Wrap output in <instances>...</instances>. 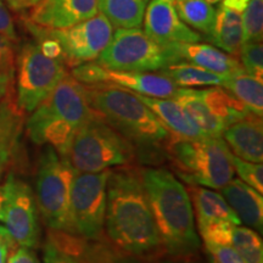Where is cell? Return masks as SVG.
Masks as SVG:
<instances>
[{"instance_id": "4", "label": "cell", "mask_w": 263, "mask_h": 263, "mask_svg": "<svg viewBox=\"0 0 263 263\" xmlns=\"http://www.w3.org/2000/svg\"><path fill=\"white\" fill-rule=\"evenodd\" d=\"M83 87L90 107L132 144L166 145L168 129L136 93L107 83Z\"/></svg>"}, {"instance_id": "8", "label": "cell", "mask_w": 263, "mask_h": 263, "mask_svg": "<svg viewBox=\"0 0 263 263\" xmlns=\"http://www.w3.org/2000/svg\"><path fill=\"white\" fill-rule=\"evenodd\" d=\"M16 64V104L24 114L34 111L68 73L64 62L45 57L37 42L22 45Z\"/></svg>"}, {"instance_id": "23", "label": "cell", "mask_w": 263, "mask_h": 263, "mask_svg": "<svg viewBox=\"0 0 263 263\" xmlns=\"http://www.w3.org/2000/svg\"><path fill=\"white\" fill-rule=\"evenodd\" d=\"M137 97L159 117L163 126L168 129L171 136L183 139H199L206 137L189 120L180 105L173 99L151 98L140 94H137Z\"/></svg>"}, {"instance_id": "33", "label": "cell", "mask_w": 263, "mask_h": 263, "mask_svg": "<svg viewBox=\"0 0 263 263\" xmlns=\"http://www.w3.org/2000/svg\"><path fill=\"white\" fill-rule=\"evenodd\" d=\"M232 163L234 167V172L238 173L239 179L248 184V185L263 193V166L262 163L250 162L232 154Z\"/></svg>"}, {"instance_id": "28", "label": "cell", "mask_w": 263, "mask_h": 263, "mask_svg": "<svg viewBox=\"0 0 263 263\" xmlns=\"http://www.w3.org/2000/svg\"><path fill=\"white\" fill-rule=\"evenodd\" d=\"M159 73L170 78L178 88H201L222 85L226 77L213 73L189 62L178 61L167 65Z\"/></svg>"}, {"instance_id": "45", "label": "cell", "mask_w": 263, "mask_h": 263, "mask_svg": "<svg viewBox=\"0 0 263 263\" xmlns=\"http://www.w3.org/2000/svg\"><path fill=\"white\" fill-rule=\"evenodd\" d=\"M2 205H3V192H2V188H0V212H2Z\"/></svg>"}, {"instance_id": "2", "label": "cell", "mask_w": 263, "mask_h": 263, "mask_svg": "<svg viewBox=\"0 0 263 263\" xmlns=\"http://www.w3.org/2000/svg\"><path fill=\"white\" fill-rule=\"evenodd\" d=\"M141 180L164 255L189 262L199 252L200 238L188 190L166 168L143 170Z\"/></svg>"}, {"instance_id": "43", "label": "cell", "mask_w": 263, "mask_h": 263, "mask_svg": "<svg viewBox=\"0 0 263 263\" xmlns=\"http://www.w3.org/2000/svg\"><path fill=\"white\" fill-rule=\"evenodd\" d=\"M39 2H41V0H28V6H34L35 4H38Z\"/></svg>"}, {"instance_id": "29", "label": "cell", "mask_w": 263, "mask_h": 263, "mask_svg": "<svg viewBox=\"0 0 263 263\" xmlns=\"http://www.w3.org/2000/svg\"><path fill=\"white\" fill-rule=\"evenodd\" d=\"M200 93L212 114L224 124L226 128L236 121L241 120L250 112L238 99L233 97L221 85L203 88V89H200Z\"/></svg>"}, {"instance_id": "40", "label": "cell", "mask_w": 263, "mask_h": 263, "mask_svg": "<svg viewBox=\"0 0 263 263\" xmlns=\"http://www.w3.org/2000/svg\"><path fill=\"white\" fill-rule=\"evenodd\" d=\"M15 241L6 230L5 227L0 226V263H6L11 251L16 248Z\"/></svg>"}, {"instance_id": "39", "label": "cell", "mask_w": 263, "mask_h": 263, "mask_svg": "<svg viewBox=\"0 0 263 263\" xmlns=\"http://www.w3.org/2000/svg\"><path fill=\"white\" fill-rule=\"evenodd\" d=\"M6 263H41L33 249L25 246H16L10 254Z\"/></svg>"}, {"instance_id": "22", "label": "cell", "mask_w": 263, "mask_h": 263, "mask_svg": "<svg viewBox=\"0 0 263 263\" xmlns=\"http://www.w3.org/2000/svg\"><path fill=\"white\" fill-rule=\"evenodd\" d=\"M221 190L228 205L238 216L240 222L246 227L262 233L263 226V197L257 190L242 180L233 178Z\"/></svg>"}, {"instance_id": "30", "label": "cell", "mask_w": 263, "mask_h": 263, "mask_svg": "<svg viewBox=\"0 0 263 263\" xmlns=\"http://www.w3.org/2000/svg\"><path fill=\"white\" fill-rule=\"evenodd\" d=\"M173 5L188 27L202 33L205 38L211 35L216 22V9L212 4L206 0H173Z\"/></svg>"}, {"instance_id": "34", "label": "cell", "mask_w": 263, "mask_h": 263, "mask_svg": "<svg viewBox=\"0 0 263 263\" xmlns=\"http://www.w3.org/2000/svg\"><path fill=\"white\" fill-rule=\"evenodd\" d=\"M210 258L215 263H248L232 246L216 242H203Z\"/></svg>"}, {"instance_id": "24", "label": "cell", "mask_w": 263, "mask_h": 263, "mask_svg": "<svg viewBox=\"0 0 263 263\" xmlns=\"http://www.w3.org/2000/svg\"><path fill=\"white\" fill-rule=\"evenodd\" d=\"M11 90L0 104V179L11 162L16 143L25 124V114L18 108Z\"/></svg>"}, {"instance_id": "13", "label": "cell", "mask_w": 263, "mask_h": 263, "mask_svg": "<svg viewBox=\"0 0 263 263\" xmlns=\"http://www.w3.org/2000/svg\"><path fill=\"white\" fill-rule=\"evenodd\" d=\"M49 238L65 251L77 257L81 263H184V261L173 258L168 261L162 257L145 258L132 256L115 248L105 236L98 240H84L68 233L50 230Z\"/></svg>"}, {"instance_id": "35", "label": "cell", "mask_w": 263, "mask_h": 263, "mask_svg": "<svg viewBox=\"0 0 263 263\" xmlns=\"http://www.w3.org/2000/svg\"><path fill=\"white\" fill-rule=\"evenodd\" d=\"M43 263H81V261L70 252L61 249L48 236L43 248Z\"/></svg>"}, {"instance_id": "20", "label": "cell", "mask_w": 263, "mask_h": 263, "mask_svg": "<svg viewBox=\"0 0 263 263\" xmlns=\"http://www.w3.org/2000/svg\"><path fill=\"white\" fill-rule=\"evenodd\" d=\"M114 84L133 93L151 98L172 99L178 87L159 72L112 71L104 67L101 84Z\"/></svg>"}, {"instance_id": "25", "label": "cell", "mask_w": 263, "mask_h": 263, "mask_svg": "<svg viewBox=\"0 0 263 263\" xmlns=\"http://www.w3.org/2000/svg\"><path fill=\"white\" fill-rule=\"evenodd\" d=\"M172 99L180 105L189 120L199 128L203 136L222 138L223 132L226 129L224 124L210 110L209 105L200 93V89L178 88Z\"/></svg>"}, {"instance_id": "26", "label": "cell", "mask_w": 263, "mask_h": 263, "mask_svg": "<svg viewBox=\"0 0 263 263\" xmlns=\"http://www.w3.org/2000/svg\"><path fill=\"white\" fill-rule=\"evenodd\" d=\"M150 0H98L101 12L115 28H139Z\"/></svg>"}, {"instance_id": "17", "label": "cell", "mask_w": 263, "mask_h": 263, "mask_svg": "<svg viewBox=\"0 0 263 263\" xmlns=\"http://www.w3.org/2000/svg\"><path fill=\"white\" fill-rule=\"evenodd\" d=\"M203 242L232 246L248 263H263V242L256 230L229 223L215 224L197 230Z\"/></svg>"}, {"instance_id": "42", "label": "cell", "mask_w": 263, "mask_h": 263, "mask_svg": "<svg viewBox=\"0 0 263 263\" xmlns=\"http://www.w3.org/2000/svg\"><path fill=\"white\" fill-rule=\"evenodd\" d=\"M5 2L9 8L15 11H21V10L28 8V0H5Z\"/></svg>"}, {"instance_id": "32", "label": "cell", "mask_w": 263, "mask_h": 263, "mask_svg": "<svg viewBox=\"0 0 263 263\" xmlns=\"http://www.w3.org/2000/svg\"><path fill=\"white\" fill-rule=\"evenodd\" d=\"M238 59L242 70L248 74L263 80V47L262 42L241 44Z\"/></svg>"}, {"instance_id": "44", "label": "cell", "mask_w": 263, "mask_h": 263, "mask_svg": "<svg viewBox=\"0 0 263 263\" xmlns=\"http://www.w3.org/2000/svg\"><path fill=\"white\" fill-rule=\"evenodd\" d=\"M207 3H210V4H218V3H221L222 0H206Z\"/></svg>"}, {"instance_id": "16", "label": "cell", "mask_w": 263, "mask_h": 263, "mask_svg": "<svg viewBox=\"0 0 263 263\" xmlns=\"http://www.w3.org/2000/svg\"><path fill=\"white\" fill-rule=\"evenodd\" d=\"M172 62L184 61L228 77L242 70L239 59L227 54L221 49L202 43H177L164 47Z\"/></svg>"}, {"instance_id": "6", "label": "cell", "mask_w": 263, "mask_h": 263, "mask_svg": "<svg viewBox=\"0 0 263 263\" xmlns=\"http://www.w3.org/2000/svg\"><path fill=\"white\" fill-rule=\"evenodd\" d=\"M133 157V144L95 112L77 130L67 159L77 172L97 173L130 164Z\"/></svg>"}, {"instance_id": "10", "label": "cell", "mask_w": 263, "mask_h": 263, "mask_svg": "<svg viewBox=\"0 0 263 263\" xmlns=\"http://www.w3.org/2000/svg\"><path fill=\"white\" fill-rule=\"evenodd\" d=\"M111 170L97 173L76 171L70 194V216L73 234L84 240L104 236L106 186Z\"/></svg>"}, {"instance_id": "18", "label": "cell", "mask_w": 263, "mask_h": 263, "mask_svg": "<svg viewBox=\"0 0 263 263\" xmlns=\"http://www.w3.org/2000/svg\"><path fill=\"white\" fill-rule=\"evenodd\" d=\"M233 155L250 162L263 161L262 117L249 112L241 120L228 126L222 134Z\"/></svg>"}, {"instance_id": "19", "label": "cell", "mask_w": 263, "mask_h": 263, "mask_svg": "<svg viewBox=\"0 0 263 263\" xmlns=\"http://www.w3.org/2000/svg\"><path fill=\"white\" fill-rule=\"evenodd\" d=\"M249 0H222L216 10L215 27L210 42L227 54L238 58L242 38V12Z\"/></svg>"}, {"instance_id": "7", "label": "cell", "mask_w": 263, "mask_h": 263, "mask_svg": "<svg viewBox=\"0 0 263 263\" xmlns=\"http://www.w3.org/2000/svg\"><path fill=\"white\" fill-rule=\"evenodd\" d=\"M76 170L67 157L44 145L35 177V201L43 222L50 230L73 234L70 194ZM74 235V234H73Z\"/></svg>"}, {"instance_id": "37", "label": "cell", "mask_w": 263, "mask_h": 263, "mask_svg": "<svg viewBox=\"0 0 263 263\" xmlns=\"http://www.w3.org/2000/svg\"><path fill=\"white\" fill-rule=\"evenodd\" d=\"M35 37V41H37L39 48L45 57L50 59H57V60H61L64 62V52H62L61 45L50 37H47V35L42 34H33ZM65 64V62H64Z\"/></svg>"}, {"instance_id": "41", "label": "cell", "mask_w": 263, "mask_h": 263, "mask_svg": "<svg viewBox=\"0 0 263 263\" xmlns=\"http://www.w3.org/2000/svg\"><path fill=\"white\" fill-rule=\"evenodd\" d=\"M15 71H0V104L12 89Z\"/></svg>"}, {"instance_id": "1", "label": "cell", "mask_w": 263, "mask_h": 263, "mask_svg": "<svg viewBox=\"0 0 263 263\" xmlns=\"http://www.w3.org/2000/svg\"><path fill=\"white\" fill-rule=\"evenodd\" d=\"M105 239L121 251L137 257H163L141 170L121 166L111 170L106 186Z\"/></svg>"}, {"instance_id": "15", "label": "cell", "mask_w": 263, "mask_h": 263, "mask_svg": "<svg viewBox=\"0 0 263 263\" xmlns=\"http://www.w3.org/2000/svg\"><path fill=\"white\" fill-rule=\"evenodd\" d=\"M98 12V0H41L34 5L31 22L44 28H67Z\"/></svg>"}, {"instance_id": "3", "label": "cell", "mask_w": 263, "mask_h": 263, "mask_svg": "<svg viewBox=\"0 0 263 263\" xmlns=\"http://www.w3.org/2000/svg\"><path fill=\"white\" fill-rule=\"evenodd\" d=\"M94 115L83 84L67 73L32 111L26 122V132L34 144L49 145L60 156L68 157L77 130Z\"/></svg>"}, {"instance_id": "36", "label": "cell", "mask_w": 263, "mask_h": 263, "mask_svg": "<svg viewBox=\"0 0 263 263\" xmlns=\"http://www.w3.org/2000/svg\"><path fill=\"white\" fill-rule=\"evenodd\" d=\"M0 71H15L14 41L0 34Z\"/></svg>"}, {"instance_id": "38", "label": "cell", "mask_w": 263, "mask_h": 263, "mask_svg": "<svg viewBox=\"0 0 263 263\" xmlns=\"http://www.w3.org/2000/svg\"><path fill=\"white\" fill-rule=\"evenodd\" d=\"M0 34L6 35L14 42L17 39L14 20H12L11 14L2 0H0Z\"/></svg>"}, {"instance_id": "14", "label": "cell", "mask_w": 263, "mask_h": 263, "mask_svg": "<svg viewBox=\"0 0 263 263\" xmlns=\"http://www.w3.org/2000/svg\"><path fill=\"white\" fill-rule=\"evenodd\" d=\"M143 24L147 37L162 48L177 43H196L202 39L200 33L188 27L179 18L173 0H150Z\"/></svg>"}, {"instance_id": "31", "label": "cell", "mask_w": 263, "mask_h": 263, "mask_svg": "<svg viewBox=\"0 0 263 263\" xmlns=\"http://www.w3.org/2000/svg\"><path fill=\"white\" fill-rule=\"evenodd\" d=\"M242 38L245 43L262 42L263 39V0H249L242 12Z\"/></svg>"}, {"instance_id": "12", "label": "cell", "mask_w": 263, "mask_h": 263, "mask_svg": "<svg viewBox=\"0 0 263 263\" xmlns=\"http://www.w3.org/2000/svg\"><path fill=\"white\" fill-rule=\"evenodd\" d=\"M3 192L0 221L17 246L35 249L41 240L38 206L28 183L10 173Z\"/></svg>"}, {"instance_id": "27", "label": "cell", "mask_w": 263, "mask_h": 263, "mask_svg": "<svg viewBox=\"0 0 263 263\" xmlns=\"http://www.w3.org/2000/svg\"><path fill=\"white\" fill-rule=\"evenodd\" d=\"M221 87L235 97L250 112L263 115V80L248 74L245 71L224 78Z\"/></svg>"}, {"instance_id": "11", "label": "cell", "mask_w": 263, "mask_h": 263, "mask_svg": "<svg viewBox=\"0 0 263 263\" xmlns=\"http://www.w3.org/2000/svg\"><path fill=\"white\" fill-rule=\"evenodd\" d=\"M27 27L32 34L55 39L61 45L64 62L71 67L98 60L114 34V27L101 12L67 28H44L31 21Z\"/></svg>"}, {"instance_id": "21", "label": "cell", "mask_w": 263, "mask_h": 263, "mask_svg": "<svg viewBox=\"0 0 263 263\" xmlns=\"http://www.w3.org/2000/svg\"><path fill=\"white\" fill-rule=\"evenodd\" d=\"M186 190L192 200L193 211L195 215L194 217H196L197 230L223 223L241 224L238 216L228 205L222 194L199 185H189Z\"/></svg>"}, {"instance_id": "9", "label": "cell", "mask_w": 263, "mask_h": 263, "mask_svg": "<svg viewBox=\"0 0 263 263\" xmlns=\"http://www.w3.org/2000/svg\"><path fill=\"white\" fill-rule=\"evenodd\" d=\"M98 64L112 71L159 72L171 64V58L140 28H116Z\"/></svg>"}, {"instance_id": "5", "label": "cell", "mask_w": 263, "mask_h": 263, "mask_svg": "<svg viewBox=\"0 0 263 263\" xmlns=\"http://www.w3.org/2000/svg\"><path fill=\"white\" fill-rule=\"evenodd\" d=\"M164 146L173 170L189 185L221 189L234 178L232 153L223 138L183 139L171 136Z\"/></svg>"}, {"instance_id": "46", "label": "cell", "mask_w": 263, "mask_h": 263, "mask_svg": "<svg viewBox=\"0 0 263 263\" xmlns=\"http://www.w3.org/2000/svg\"><path fill=\"white\" fill-rule=\"evenodd\" d=\"M210 263H215V262H213L212 258H210Z\"/></svg>"}]
</instances>
